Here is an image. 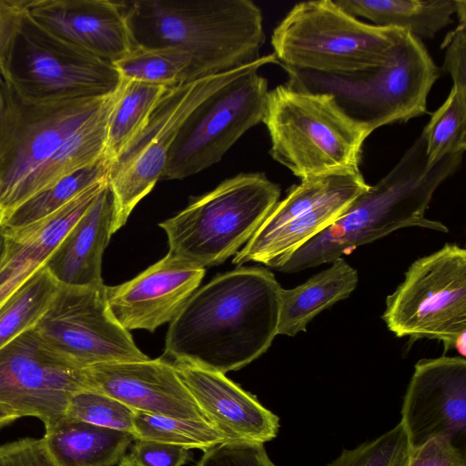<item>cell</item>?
<instances>
[{"label": "cell", "instance_id": "cell-17", "mask_svg": "<svg viewBox=\"0 0 466 466\" xmlns=\"http://www.w3.org/2000/svg\"><path fill=\"white\" fill-rule=\"evenodd\" d=\"M205 268L167 253L134 279L106 287L109 311L127 330L153 332L170 322L198 289Z\"/></svg>", "mask_w": 466, "mask_h": 466}, {"label": "cell", "instance_id": "cell-19", "mask_svg": "<svg viewBox=\"0 0 466 466\" xmlns=\"http://www.w3.org/2000/svg\"><path fill=\"white\" fill-rule=\"evenodd\" d=\"M27 14L46 31L110 64L134 48L121 1L29 0Z\"/></svg>", "mask_w": 466, "mask_h": 466}, {"label": "cell", "instance_id": "cell-24", "mask_svg": "<svg viewBox=\"0 0 466 466\" xmlns=\"http://www.w3.org/2000/svg\"><path fill=\"white\" fill-rule=\"evenodd\" d=\"M358 282V271L341 257L304 283L281 289L278 335L293 337L306 331L320 312L350 297Z\"/></svg>", "mask_w": 466, "mask_h": 466}, {"label": "cell", "instance_id": "cell-23", "mask_svg": "<svg viewBox=\"0 0 466 466\" xmlns=\"http://www.w3.org/2000/svg\"><path fill=\"white\" fill-rule=\"evenodd\" d=\"M45 429L42 440L58 466H114L136 441L130 432L67 417Z\"/></svg>", "mask_w": 466, "mask_h": 466}, {"label": "cell", "instance_id": "cell-4", "mask_svg": "<svg viewBox=\"0 0 466 466\" xmlns=\"http://www.w3.org/2000/svg\"><path fill=\"white\" fill-rule=\"evenodd\" d=\"M285 84L298 91L330 95L352 120L372 133L427 112L440 68L421 39L401 30L384 62L357 71L323 73L285 67Z\"/></svg>", "mask_w": 466, "mask_h": 466}, {"label": "cell", "instance_id": "cell-40", "mask_svg": "<svg viewBox=\"0 0 466 466\" xmlns=\"http://www.w3.org/2000/svg\"><path fill=\"white\" fill-rule=\"evenodd\" d=\"M441 47L445 48L444 71L451 76L452 86L466 93V23H459L448 33Z\"/></svg>", "mask_w": 466, "mask_h": 466}, {"label": "cell", "instance_id": "cell-44", "mask_svg": "<svg viewBox=\"0 0 466 466\" xmlns=\"http://www.w3.org/2000/svg\"></svg>", "mask_w": 466, "mask_h": 466}, {"label": "cell", "instance_id": "cell-21", "mask_svg": "<svg viewBox=\"0 0 466 466\" xmlns=\"http://www.w3.org/2000/svg\"><path fill=\"white\" fill-rule=\"evenodd\" d=\"M99 181L63 208L28 226L9 230L0 263V308L35 272L42 268L61 241L107 186Z\"/></svg>", "mask_w": 466, "mask_h": 466}, {"label": "cell", "instance_id": "cell-38", "mask_svg": "<svg viewBox=\"0 0 466 466\" xmlns=\"http://www.w3.org/2000/svg\"><path fill=\"white\" fill-rule=\"evenodd\" d=\"M0 466H58L41 439L23 438L0 445Z\"/></svg>", "mask_w": 466, "mask_h": 466}, {"label": "cell", "instance_id": "cell-7", "mask_svg": "<svg viewBox=\"0 0 466 466\" xmlns=\"http://www.w3.org/2000/svg\"><path fill=\"white\" fill-rule=\"evenodd\" d=\"M400 31L361 22L332 0H316L296 4L271 44L283 68L346 73L384 62Z\"/></svg>", "mask_w": 466, "mask_h": 466}, {"label": "cell", "instance_id": "cell-2", "mask_svg": "<svg viewBox=\"0 0 466 466\" xmlns=\"http://www.w3.org/2000/svg\"><path fill=\"white\" fill-rule=\"evenodd\" d=\"M462 155L451 154L430 165L420 134L384 177L370 186L331 226L297 249L277 270L296 273L331 263L403 228L448 232L445 225L427 218L425 212L440 185L459 168Z\"/></svg>", "mask_w": 466, "mask_h": 466}, {"label": "cell", "instance_id": "cell-20", "mask_svg": "<svg viewBox=\"0 0 466 466\" xmlns=\"http://www.w3.org/2000/svg\"><path fill=\"white\" fill-rule=\"evenodd\" d=\"M202 415L228 441L265 443L276 438L279 419L225 374L174 362Z\"/></svg>", "mask_w": 466, "mask_h": 466}, {"label": "cell", "instance_id": "cell-28", "mask_svg": "<svg viewBox=\"0 0 466 466\" xmlns=\"http://www.w3.org/2000/svg\"><path fill=\"white\" fill-rule=\"evenodd\" d=\"M60 285L43 267L0 308V349L33 329L47 310Z\"/></svg>", "mask_w": 466, "mask_h": 466}, {"label": "cell", "instance_id": "cell-1", "mask_svg": "<svg viewBox=\"0 0 466 466\" xmlns=\"http://www.w3.org/2000/svg\"><path fill=\"white\" fill-rule=\"evenodd\" d=\"M281 287L262 267H240L198 289L169 322L165 354L226 374L265 353L278 335Z\"/></svg>", "mask_w": 466, "mask_h": 466}, {"label": "cell", "instance_id": "cell-43", "mask_svg": "<svg viewBox=\"0 0 466 466\" xmlns=\"http://www.w3.org/2000/svg\"><path fill=\"white\" fill-rule=\"evenodd\" d=\"M118 466H139L137 464L129 455H125L118 462Z\"/></svg>", "mask_w": 466, "mask_h": 466}, {"label": "cell", "instance_id": "cell-25", "mask_svg": "<svg viewBox=\"0 0 466 466\" xmlns=\"http://www.w3.org/2000/svg\"><path fill=\"white\" fill-rule=\"evenodd\" d=\"M116 92L30 176L18 194L15 208L64 177L104 159L107 124Z\"/></svg>", "mask_w": 466, "mask_h": 466}, {"label": "cell", "instance_id": "cell-30", "mask_svg": "<svg viewBox=\"0 0 466 466\" xmlns=\"http://www.w3.org/2000/svg\"><path fill=\"white\" fill-rule=\"evenodd\" d=\"M113 65L124 80L167 88L198 78L190 56L174 49L134 46L129 54Z\"/></svg>", "mask_w": 466, "mask_h": 466}, {"label": "cell", "instance_id": "cell-31", "mask_svg": "<svg viewBox=\"0 0 466 466\" xmlns=\"http://www.w3.org/2000/svg\"><path fill=\"white\" fill-rule=\"evenodd\" d=\"M136 440L155 441L189 449L207 451L228 441L206 420H191L151 414L134 410V432Z\"/></svg>", "mask_w": 466, "mask_h": 466}, {"label": "cell", "instance_id": "cell-3", "mask_svg": "<svg viewBox=\"0 0 466 466\" xmlns=\"http://www.w3.org/2000/svg\"><path fill=\"white\" fill-rule=\"evenodd\" d=\"M134 46L188 55L198 77L258 59L260 9L249 0L121 1Z\"/></svg>", "mask_w": 466, "mask_h": 466}, {"label": "cell", "instance_id": "cell-10", "mask_svg": "<svg viewBox=\"0 0 466 466\" xmlns=\"http://www.w3.org/2000/svg\"><path fill=\"white\" fill-rule=\"evenodd\" d=\"M397 337L438 339L445 351L466 334V250L447 243L415 260L386 299L382 315Z\"/></svg>", "mask_w": 466, "mask_h": 466}, {"label": "cell", "instance_id": "cell-18", "mask_svg": "<svg viewBox=\"0 0 466 466\" xmlns=\"http://www.w3.org/2000/svg\"><path fill=\"white\" fill-rule=\"evenodd\" d=\"M84 372L89 390L112 397L134 410L206 420L174 363L161 358L100 363L84 368Z\"/></svg>", "mask_w": 466, "mask_h": 466}, {"label": "cell", "instance_id": "cell-41", "mask_svg": "<svg viewBox=\"0 0 466 466\" xmlns=\"http://www.w3.org/2000/svg\"><path fill=\"white\" fill-rule=\"evenodd\" d=\"M19 418L21 417L17 412L0 403V428L11 424Z\"/></svg>", "mask_w": 466, "mask_h": 466}, {"label": "cell", "instance_id": "cell-14", "mask_svg": "<svg viewBox=\"0 0 466 466\" xmlns=\"http://www.w3.org/2000/svg\"><path fill=\"white\" fill-rule=\"evenodd\" d=\"M106 285L61 286L35 329L53 350L80 368L149 359L112 316Z\"/></svg>", "mask_w": 466, "mask_h": 466}, {"label": "cell", "instance_id": "cell-11", "mask_svg": "<svg viewBox=\"0 0 466 466\" xmlns=\"http://www.w3.org/2000/svg\"><path fill=\"white\" fill-rule=\"evenodd\" d=\"M8 76L21 96L37 103L106 96L122 82L113 64L56 36L27 13Z\"/></svg>", "mask_w": 466, "mask_h": 466}, {"label": "cell", "instance_id": "cell-33", "mask_svg": "<svg viewBox=\"0 0 466 466\" xmlns=\"http://www.w3.org/2000/svg\"><path fill=\"white\" fill-rule=\"evenodd\" d=\"M411 445L404 426L395 427L353 449H344L328 466H408Z\"/></svg>", "mask_w": 466, "mask_h": 466}, {"label": "cell", "instance_id": "cell-8", "mask_svg": "<svg viewBox=\"0 0 466 466\" xmlns=\"http://www.w3.org/2000/svg\"><path fill=\"white\" fill-rule=\"evenodd\" d=\"M278 64L274 54L228 71L168 88L147 122L109 165L108 186L114 198L113 232L120 229L140 200L160 180L168 152L189 115L207 98L257 66Z\"/></svg>", "mask_w": 466, "mask_h": 466}, {"label": "cell", "instance_id": "cell-35", "mask_svg": "<svg viewBox=\"0 0 466 466\" xmlns=\"http://www.w3.org/2000/svg\"><path fill=\"white\" fill-rule=\"evenodd\" d=\"M197 466H277L263 443L228 441L204 453Z\"/></svg>", "mask_w": 466, "mask_h": 466}, {"label": "cell", "instance_id": "cell-13", "mask_svg": "<svg viewBox=\"0 0 466 466\" xmlns=\"http://www.w3.org/2000/svg\"><path fill=\"white\" fill-rule=\"evenodd\" d=\"M257 66L207 98L187 118L168 152L160 180L183 179L218 163L262 122L268 80Z\"/></svg>", "mask_w": 466, "mask_h": 466}, {"label": "cell", "instance_id": "cell-22", "mask_svg": "<svg viewBox=\"0 0 466 466\" xmlns=\"http://www.w3.org/2000/svg\"><path fill=\"white\" fill-rule=\"evenodd\" d=\"M114 198L107 186L72 227L45 268L61 286L103 284L102 257L113 232Z\"/></svg>", "mask_w": 466, "mask_h": 466}, {"label": "cell", "instance_id": "cell-9", "mask_svg": "<svg viewBox=\"0 0 466 466\" xmlns=\"http://www.w3.org/2000/svg\"><path fill=\"white\" fill-rule=\"evenodd\" d=\"M113 94L37 103L21 96L8 73H0L1 219L15 208L18 194L30 176Z\"/></svg>", "mask_w": 466, "mask_h": 466}, {"label": "cell", "instance_id": "cell-39", "mask_svg": "<svg viewBox=\"0 0 466 466\" xmlns=\"http://www.w3.org/2000/svg\"><path fill=\"white\" fill-rule=\"evenodd\" d=\"M136 441L129 456L139 466H182L190 458L188 450L178 445Z\"/></svg>", "mask_w": 466, "mask_h": 466}, {"label": "cell", "instance_id": "cell-42", "mask_svg": "<svg viewBox=\"0 0 466 466\" xmlns=\"http://www.w3.org/2000/svg\"><path fill=\"white\" fill-rule=\"evenodd\" d=\"M6 247V232L5 226L2 223V219L0 218V263L4 258Z\"/></svg>", "mask_w": 466, "mask_h": 466}, {"label": "cell", "instance_id": "cell-29", "mask_svg": "<svg viewBox=\"0 0 466 466\" xmlns=\"http://www.w3.org/2000/svg\"><path fill=\"white\" fill-rule=\"evenodd\" d=\"M108 165L102 159L80 169L42 190L2 219L6 229L14 230L55 213L92 185L107 179Z\"/></svg>", "mask_w": 466, "mask_h": 466}, {"label": "cell", "instance_id": "cell-12", "mask_svg": "<svg viewBox=\"0 0 466 466\" xmlns=\"http://www.w3.org/2000/svg\"><path fill=\"white\" fill-rule=\"evenodd\" d=\"M370 187L361 173L313 177L291 187L232 259L277 269L305 243L331 226Z\"/></svg>", "mask_w": 466, "mask_h": 466}, {"label": "cell", "instance_id": "cell-26", "mask_svg": "<svg viewBox=\"0 0 466 466\" xmlns=\"http://www.w3.org/2000/svg\"><path fill=\"white\" fill-rule=\"evenodd\" d=\"M459 0H334L349 15L374 25L407 31L416 37L433 38L453 22Z\"/></svg>", "mask_w": 466, "mask_h": 466}, {"label": "cell", "instance_id": "cell-6", "mask_svg": "<svg viewBox=\"0 0 466 466\" xmlns=\"http://www.w3.org/2000/svg\"><path fill=\"white\" fill-rule=\"evenodd\" d=\"M280 188L264 173H242L158 224L168 253L191 265L218 266L251 238L279 202Z\"/></svg>", "mask_w": 466, "mask_h": 466}, {"label": "cell", "instance_id": "cell-27", "mask_svg": "<svg viewBox=\"0 0 466 466\" xmlns=\"http://www.w3.org/2000/svg\"><path fill=\"white\" fill-rule=\"evenodd\" d=\"M167 89L161 86L122 79L107 124L103 158L108 167L141 131Z\"/></svg>", "mask_w": 466, "mask_h": 466}, {"label": "cell", "instance_id": "cell-34", "mask_svg": "<svg viewBox=\"0 0 466 466\" xmlns=\"http://www.w3.org/2000/svg\"><path fill=\"white\" fill-rule=\"evenodd\" d=\"M66 417L132 434L134 432V410L94 390L76 393L69 402Z\"/></svg>", "mask_w": 466, "mask_h": 466}, {"label": "cell", "instance_id": "cell-5", "mask_svg": "<svg viewBox=\"0 0 466 466\" xmlns=\"http://www.w3.org/2000/svg\"><path fill=\"white\" fill-rule=\"evenodd\" d=\"M262 122L270 137V156L301 180L359 172L362 146L371 134L330 95L287 85L268 91Z\"/></svg>", "mask_w": 466, "mask_h": 466}, {"label": "cell", "instance_id": "cell-32", "mask_svg": "<svg viewBox=\"0 0 466 466\" xmlns=\"http://www.w3.org/2000/svg\"><path fill=\"white\" fill-rule=\"evenodd\" d=\"M421 136L430 165L451 154H463L466 149V93L452 86L444 103L431 115Z\"/></svg>", "mask_w": 466, "mask_h": 466}, {"label": "cell", "instance_id": "cell-36", "mask_svg": "<svg viewBox=\"0 0 466 466\" xmlns=\"http://www.w3.org/2000/svg\"><path fill=\"white\" fill-rule=\"evenodd\" d=\"M408 466H466L465 450L445 436L411 448Z\"/></svg>", "mask_w": 466, "mask_h": 466}, {"label": "cell", "instance_id": "cell-15", "mask_svg": "<svg viewBox=\"0 0 466 466\" xmlns=\"http://www.w3.org/2000/svg\"><path fill=\"white\" fill-rule=\"evenodd\" d=\"M89 390L84 369L53 350L35 328L0 349V403L49 426L71 399Z\"/></svg>", "mask_w": 466, "mask_h": 466}, {"label": "cell", "instance_id": "cell-37", "mask_svg": "<svg viewBox=\"0 0 466 466\" xmlns=\"http://www.w3.org/2000/svg\"><path fill=\"white\" fill-rule=\"evenodd\" d=\"M29 0H0V73L9 72L13 51Z\"/></svg>", "mask_w": 466, "mask_h": 466}, {"label": "cell", "instance_id": "cell-16", "mask_svg": "<svg viewBox=\"0 0 466 466\" xmlns=\"http://www.w3.org/2000/svg\"><path fill=\"white\" fill-rule=\"evenodd\" d=\"M400 422L411 448L445 436L458 446L466 436V360L441 356L420 360L407 387Z\"/></svg>", "mask_w": 466, "mask_h": 466}]
</instances>
